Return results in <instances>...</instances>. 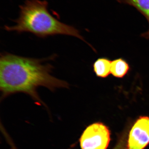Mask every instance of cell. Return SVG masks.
Segmentation results:
<instances>
[{"label": "cell", "mask_w": 149, "mask_h": 149, "mask_svg": "<svg viewBox=\"0 0 149 149\" xmlns=\"http://www.w3.org/2000/svg\"><path fill=\"white\" fill-rule=\"evenodd\" d=\"M110 141L108 128L102 123L88 126L80 140L82 149H107Z\"/></svg>", "instance_id": "3957f363"}, {"label": "cell", "mask_w": 149, "mask_h": 149, "mask_svg": "<svg viewBox=\"0 0 149 149\" xmlns=\"http://www.w3.org/2000/svg\"><path fill=\"white\" fill-rule=\"evenodd\" d=\"M129 63L124 59L119 58L111 61V74L115 78L122 79L130 71Z\"/></svg>", "instance_id": "5b68a950"}, {"label": "cell", "mask_w": 149, "mask_h": 149, "mask_svg": "<svg viewBox=\"0 0 149 149\" xmlns=\"http://www.w3.org/2000/svg\"><path fill=\"white\" fill-rule=\"evenodd\" d=\"M56 57L53 55L48 58L37 59L8 53L1 54L0 90L3 97L22 93L38 101L39 87H45L52 91L56 88H69L68 83L51 74L54 68L52 65L43 63Z\"/></svg>", "instance_id": "6da1fadb"}, {"label": "cell", "mask_w": 149, "mask_h": 149, "mask_svg": "<svg viewBox=\"0 0 149 149\" xmlns=\"http://www.w3.org/2000/svg\"><path fill=\"white\" fill-rule=\"evenodd\" d=\"M111 61L106 57L97 59L93 63V71L96 76L101 78H106L111 74Z\"/></svg>", "instance_id": "8992f818"}, {"label": "cell", "mask_w": 149, "mask_h": 149, "mask_svg": "<svg viewBox=\"0 0 149 149\" xmlns=\"http://www.w3.org/2000/svg\"><path fill=\"white\" fill-rule=\"evenodd\" d=\"M142 36H143V37H145V38H147V39H149V29L148 31V32H146V33L143 34V35H142Z\"/></svg>", "instance_id": "ba28073f"}, {"label": "cell", "mask_w": 149, "mask_h": 149, "mask_svg": "<svg viewBox=\"0 0 149 149\" xmlns=\"http://www.w3.org/2000/svg\"><path fill=\"white\" fill-rule=\"evenodd\" d=\"M114 149H123V148L122 146H120V145H118V146Z\"/></svg>", "instance_id": "9c48e42d"}, {"label": "cell", "mask_w": 149, "mask_h": 149, "mask_svg": "<svg viewBox=\"0 0 149 149\" xmlns=\"http://www.w3.org/2000/svg\"><path fill=\"white\" fill-rule=\"evenodd\" d=\"M122 2L136 8L149 22V0H123Z\"/></svg>", "instance_id": "52a82bcc"}, {"label": "cell", "mask_w": 149, "mask_h": 149, "mask_svg": "<svg viewBox=\"0 0 149 149\" xmlns=\"http://www.w3.org/2000/svg\"><path fill=\"white\" fill-rule=\"evenodd\" d=\"M149 143V117H141L130 130L127 149H143Z\"/></svg>", "instance_id": "277c9868"}, {"label": "cell", "mask_w": 149, "mask_h": 149, "mask_svg": "<svg viewBox=\"0 0 149 149\" xmlns=\"http://www.w3.org/2000/svg\"><path fill=\"white\" fill-rule=\"evenodd\" d=\"M48 4L45 1L27 0L19 7V16L14 20L16 24L5 26V29L20 34L29 32L42 38L56 35H68L80 39L92 47L78 29L61 22L51 15L48 11Z\"/></svg>", "instance_id": "7a4b0ae2"}]
</instances>
